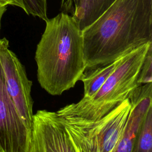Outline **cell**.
Here are the masks:
<instances>
[{
  "label": "cell",
  "instance_id": "cell-12",
  "mask_svg": "<svg viewBox=\"0 0 152 152\" xmlns=\"http://www.w3.org/2000/svg\"><path fill=\"white\" fill-rule=\"evenodd\" d=\"M19 7L27 14L37 17L45 21H48L47 15V0H17Z\"/></svg>",
  "mask_w": 152,
  "mask_h": 152
},
{
  "label": "cell",
  "instance_id": "cell-6",
  "mask_svg": "<svg viewBox=\"0 0 152 152\" xmlns=\"http://www.w3.org/2000/svg\"><path fill=\"white\" fill-rule=\"evenodd\" d=\"M30 139L8 92L0 61V152H28Z\"/></svg>",
  "mask_w": 152,
  "mask_h": 152
},
{
  "label": "cell",
  "instance_id": "cell-8",
  "mask_svg": "<svg viewBox=\"0 0 152 152\" xmlns=\"http://www.w3.org/2000/svg\"><path fill=\"white\" fill-rule=\"evenodd\" d=\"M131 109L115 152H131L140 127L152 106V83L138 87L129 96Z\"/></svg>",
  "mask_w": 152,
  "mask_h": 152
},
{
  "label": "cell",
  "instance_id": "cell-9",
  "mask_svg": "<svg viewBox=\"0 0 152 152\" xmlns=\"http://www.w3.org/2000/svg\"><path fill=\"white\" fill-rule=\"evenodd\" d=\"M116 0H77L72 15L81 31L94 23Z\"/></svg>",
  "mask_w": 152,
  "mask_h": 152
},
{
  "label": "cell",
  "instance_id": "cell-4",
  "mask_svg": "<svg viewBox=\"0 0 152 152\" xmlns=\"http://www.w3.org/2000/svg\"><path fill=\"white\" fill-rule=\"evenodd\" d=\"M152 42L144 44L121 58L114 71L90 99L96 103H118L128 99L138 87L140 72Z\"/></svg>",
  "mask_w": 152,
  "mask_h": 152
},
{
  "label": "cell",
  "instance_id": "cell-5",
  "mask_svg": "<svg viewBox=\"0 0 152 152\" xmlns=\"http://www.w3.org/2000/svg\"><path fill=\"white\" fill-rule=\"evenodd\" d=\"M8 47L6 38L0 39V61L6 87L20 117L31 132L34 115L31 96L32 82L27 78L24 66Z\"/></svg>",
  "mask_w": 152,
  "mask_h": 152
},
{
  "label": "cell",
  "instance_id": "cell-3",
  "mask_svg": "<svg viewBox=\"0 0 152 152\" xmlns=\"http://www.w3.org/2000/svg\"><path fill=\"white\" fill-rule=\"evenodd\" d=\"M131 109L128 98L118 103H96L83 97L55 113L75 152H115Z\"/></svg>",
  "mask_w": 152,
  "mask_h": 152
},
{
  "label": "cell",
  "instance_id": "cell-13",
  "mask_svg": "<svg viewBox=\"0 0 152 152\" xmlns=\"http://www.w3.org/2000/svg\"><path fill=\"white\" fill-rule=\"evenodd\" d=\"M138 83L140 86L152 83V45L146 53L139 74Z\"/></svg>",
  "mask_w": 152,
  "mask_h": 152
},
{
  "label": "cell",
  "instance_id": "cell-2",
  "mask_svg": "<svg viewBox=\"0 0 152 152\" xmlns=\"http://www.w3.org/2000/svg\"><path fill=\"white\" fill-rule=\"evenodd\" d=\"M46 23L35 53L37 80L50 94L61 95L74 87L86 69L82 31L73 17L64 12Z\"/></svg>",
  "mask_w": 152,
  "mask_h": 152
},
{
  "label": "cell",
  "instance_id": "cell-16",
  "mask_svg": "<svg viewBox=\"0 0 152 152\" xmlns=\"http://www.w3.org/2000/svg\"><path fill=\"white\" fill-rule=\"evenodd\" d=\"M77 1V0H73V1H74V4H75V3H76Z\"/></svg>",
  "mask_w": 152,
  "mask_h": 152
},
{
  "label": "cell",
  "instance_id": "cell-10",
  "mask_svg": "<svg viewBox=\"0 0 152 152\" xmlns=\"http://www.w3.org/2000/svg\"><path fill=\"white\" fill-rule=\"evenodd\" d=\"M121 58L109 64L84 72L80 79L84 84V97L91 99L100 89L119 63Z\"/></svg>",
  "mask_w": 152,
  "mask_h": 152
},
{
  "label": "cell",
  "instance_id": "cell-14",
  "mask_svg": "<svg viewBox=\"0 0 152 152\" xmlns=\"http://www.w3.org/2000/svg\"><path fill=\"white\" fill-rule=\"evenodd\" d=\"M8 5L17 6L19 7V4L17 0H0V6L7 7Z\"/></svg>",
  "mask_w": 152,
  "mask_h": 152
},
{
  "label": "cell",
  "instance_id": "cell-15",
  "mask_svg": "<svg viewBox=\"0 0 152 152\" xmlns=\"http://www.w3.org/2000/svg\"><path fill=\"white\" fill-rule=\"evenodd\" d=\"M7 10V7H1L0 6V28H1V22L2 17Z\"/></svg>",
  "mask_w": 152,
  "mask_h": 152
},
{
  "label": "cell",
  "instance_id": "cell-1",
  "mask_svg": "<svg viewBox=\"0 0 152 152\" xmlns=\"http://www.w3.org/2000/svg\"><path fill=\"white\" fill-rule=\"evenodd\" d=\"M82 35L86 69L112 63L152 42V0H116Z\"/></svg>",
  "mask_w": 152,
  "mask_h": 152
},
{
  "label": "cell",
  "instance_id": "cell-11",
  "mask_svg": "<svg viewBox=\"0 0 152 152\" xmlns=\"http://www.w3.org/2000/svg\"><path fill=\"white\" fill-rule=\"evenodd\" d=\"M131 152H152V106L140 127Z\"/></svg>",
  "mask_w": 152,
  "mask_h": 152
},
{
  "label": "cell",
  "instance_id": "cell-7",
  "mask_svg": "<svg viewBox=\"0 0 152 152\" xmlns=\"http://www.w3.org/2000/svg\"><path fill=\"white\" fill-rule=\"evenodd\" d=\"M28 152H75L55 112L39 110L33 115Z\"/></svg>",
  "mask_w": 152,
  "mask_h": 152
}]
</instances>
